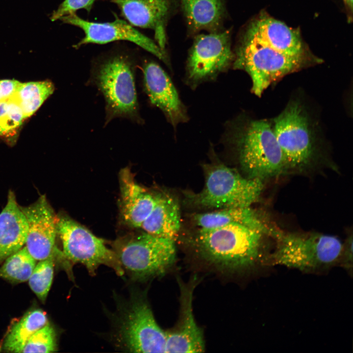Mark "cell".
Wrapping results in <instances>:
<instances>
[{
    "mask_svg": "<svg viewBox=\"0 0 353 353\" xmlns=\"http://www.w3.org/2000/svg\"><path fill=\"white\" fill-rule=\"evenodd\" d=\"M265 234L239 224L200 228L199 249L211 264L231 271H246L268 263L263 252Z\"/></svg>",
    "mask_w": 353,
    "mask_h": 353,
    "instance_id": "6da1fadb",
    "label": "cell"
},
{
    "mask_svg": "<svg viewBox=\"0 0 353 353\" xmlns=\"http://www.w3.org/2000/svg\"><path fill=\"white\" fill-rule=\"evenodd\" d=\"M135 64L128 54L116 52L99 60L91 71L90 82L105 101V124L115 118L142 122L135 85Z\"/></svg>",
    "mask_w": 353,
    "mask_h": 353,
    "instance_id": "7a4b0ae2",
    "label": "cell"
},
{
    "mask_svg": "<svg viewBox=\"0 0 353 353\" xmlns=\"http://www.w3.org/2000/svg\"><path fill=\"white\" fill-rule=\"evenodd\" d=\"M234 126L230 137L236 146L241 166L247 177L262 181L287 169L272 123L251 120Z\"/></svg>",
    "mask_w": 353,
    "mask_h": 353,
    "instance_id": "3957f363",
    "label": "cell"
},
{
    "mask_svg": "<svg viewBox=\"0 0 353 353\" xmlns=\"http://www.w3.org/2000/svg\"><path fill=\"white\" fill-rule=\"evenodd\" d=\"M205 183L197 193L188 195L190 203L208 209L251 207L260 197L262 180L244 177L221 163L204 166Z\"/></svg>",
    "mask_w": 353,
    "mask_h": 353,
    "instance_id": "277c9868",
    "label": "cell"
},
{
    "mask_svg": "<svg viewBox=\"0 0 353 353\" xmlns=\"http://www.w3.org/2000/svg\"><path fill=\"white\" fill-rule=\"evenodd\" d=\"M277 238L278 244L269 258V264L314 272L340 263L343 244L334 236L279 234Z\"/></svg>",
    "mask_w": 353,
    "mask_h": 353,
    "instance_id": "5b68a950",
    "label": "cell"
},
{
    "mask_svg": "<svg viewBox=\"0 0 353 353\" xmlns=\"http://www.w3.org/2000/svg\"><path fill=\"white\" fill-rule=\"evenodd\" d=\"M307 62L305 54H287L243 35L234 54L233 67L249 75L252 91L260 96L272 83L300 70Z\"/></svg>",
    "mask_w": 353,
    "mask_h": 353,
    "instance_id": "8992f818",
    "label": "cell"
},
{
    "mask_svg": "<svg viewBox=\"0 0 353 353\" xmlns=\"http://www.w3.org/2000/svg\"><path fill=\"white\" fill-rule=\"evenodd\" d=\"M114 246L123 270L136 280L163 275L176 261L174 240L146 232L118 240Z\"/></svg>",
    "mask_w": 353,
    "mask_h": 353,
    "instance_id": "52a82bcc",
    "label": "cell"
},
{
    "mask_svg": "<svg viewBox=\"0 0 353 353\" xmlns=\"http://www.w3.org/2000/svg\"><path fill=\"white\" fill-rule=\"evenodd\" d=\"M56 227L63 254L71 262L83 264L91 275H94L101 265L112 268L119 275L124 274L115 252L106 247L102 239L66 216L57 217Z\"/></svg>",
    "mask_w": 353,
    "mask_h": 353,
    "instance_id": "ba28073f",
    "label": "cell"
},
{
    "mask_svg": "<svg viewBox=\"0 0 353 353\" xmlns=\"http://www.w3.org/2000/svg\"><path fill=\"white\" fill-rule=\"evenodd\" d=\"M273 126L287 168L299 169L313 157L315 141L308 118L298 102H290L276 118Z\"/></svg>",
    "mask_w": 353,
    "mask_h": 353,
    "instance_id": "9c48e42d",
    "label": "cell"
},
{
    "mask_svg": "<svg viewBox=\"0 0 353 353\" xmlns=\"http://www.w3.org/2000/svg\"><path fill=\"white\" fill-rule=\"evenodd\" d=\"M234 58L229 31L198 35L187 60V82L195 87L202 82L215 78L230 67Z\"/></svg>",
    "mask_w": 353,
    "mask_h": 353,
    "instance_id": "30bf717a",
    "label": "cell"
},
{
    "mask_svg": "<svg viewBox=\"0 0 353 353\" xmlns=\"http://www.w3.org/2000/svg\"><path fill=\"white\" fill-rule=\"evenodd\" d=\"M118 340L129 352L166 353V333L158 325L149 305L133 301L121 320Z\"/></svg>",
    "mask_w": 353,
    "mask_h": 353,
    "instance_id": "8fae6325",
    "label": "cell"
},
{
    "mask_svg": "<svg viewBox=\"0 0 353 353\" xmlns=\"http://www.w3.org/2000/svg\"><path fill=\"white\" fill-rule=\"evenodd\" d=\"M59 20L84 31V37L75 45V48L87 44H103L115 41H128L152 53L166 64L169 63L164 50L124 20L117 19L109 23L92 22L80 18L75 13L63 16Z\"/></svg>",
    "mask_w": 353,
    "mask_h": 353,
    "instance_id": "7c38bea8",
    "label": "cell"
},
{
    "mask_svg": "<svg viewBox=\"0 0 353 353\" xmlns=\"http://www.w3.org/2000/svg\"><path fill=\"white\" fill-rule=\"evenodd\" d=\"M27 224L25 247L36 260L53 255L56 232V219L45 195L26 206L20 205Z\"/></svg>",
    "mask_w": 353,
    "mask_h": 353,
    "instance_id": "4fadbf2b",
    "label": "cell"
},
{
    "mask_svg": "<svg viewBox=\"0 0 353 353\" xmlns=\"http://www.w3.org/2000/svg\"><path fill=\"white\" fill-rule=\"evenodd\" d=\"M197 279L189 282L178 281L180 288V313L177 323L172 329L166 331V353H201L205 349L202 330L193 314V292Z\"/></svg>",
    "mask_w": 353,
    "mask_h": 353,
    "instance_id": "5bb4252c",
    "label": "cell"
},
{
    "mask_svg": "<svg viewBox=\"0 0 353 353\" xmlns=\"http://www.w3.org/2000/svg\"><path fill=\"white\" fill-rule=\"evenodd\" d=\"M143 83L151 103L159 108L174 126L187 120L184 106L166 73L153 61L144 64Z\"/></svg>",
    "mask_w": 353,
    "mask_h": 353,
    "instance_id": "9a60e30c",
    "label": "cell"
},
{
    "mask_svg": "<svg viewBox=\"0 0 353 353\" xmlns=\"http://www.w3.org/2000/svg\"><path fill=\"white\" fill-rule=\"evenodd\" d=\"M131 25L151 28L158 45L164 50L165 26L172 9L171 0H112Z\"/></svg>",
    "mask_w": 353,
    "mask_h": 353,
    "instance_id": "2e32d148",
    "label": "cell"
},
{
    "mask_svg": "<svg viewBox=\"0 0 353 353\" xmlns=\"http://www.w3.org/2000/svg\"><path fill=\"white\" fill-rule=\"evenodd\" d=\"M244 36L287 54H305L300 32L266 15L252 22Z\"/></svg>",
    "mask_w": 353,
    "mask_h": 353,
    "instance_id": "e0dca14e",
    "label": "cell"
},
{
    "mask_svg": "<svg viewBox=\"0 0 353 353\" xmlns=\"http://www.w3.org/2000/svg\"><path fill=\"white\" fill-rule=\"evenodd\" d=\"M121 212L126 223L141 227L153 210L156 197L138 184L127 168L120 173Z\"/></svg>",
    "mask_w": 353,
    "mask_h": 353,
    "instance_id": "ac0fdd59",
    "label": "cell"
},
{
    "mask_svg": "<svg viewBox=\"0 0 353 353\" xmlns=\"http://www.w3.org/2000/svg\"><path fill=\"white\" fill-rule=\"evenodd\" d=\"M27 224L15 193L9 190L0 213V264L25 244Z\"/></svg>",
    "mask_w": 353,
    "mask_h": 353,
    "instance_id": "d6986e66",
    "label": "cell"
},
{
    "mask_svg": "<svg viewBox=\"0 0 353 353\" xmlns=\"http://www.w3.org/2000/svg\"><path fill=\"white\" fill-rule=\"evenodd\" d=\"M156 197L155 205L141 228L151 235L174 240L180 227L179 204L168 194H159Z\"/></svg>",
    "mask_w": 353,
    "mask_h": 353,
    "instance_id": "ffe728a7",
    "label": "cell"
},
{
    "mask_svg": "<svg viewBox=\"0 0 353 353\" xmlns=\"http://www.w3.org/2000/svg\"><path fill=\"white\" fill-rule=\"evenodd\" d=\"M195 223L200 228H211L231 224H239L260 231L265 234L276 235L277 232L269 230L259 215L251 207L221 209L199 213L194 216Z\"/></svg>",
    "mask_w": 353,
    "mask_h": 353,
    "instance_id": "44dd1931",
    "label": "cell"
},
{
    "mask_svg": "<svg viewBox=\"0 0 353 353\" xmlns=\"http://www.w3.org/2000/svg\"><path fill=\"white\" fill-rule=\"evenodd\" d=\"M189 28L194 32L217 31L223 20V0H181Z\"/></svg>",
    "mask_w": 353,
    "mask_h": 353,
    "instance_id": "7402d4cb",
    "label": "cell"
},
{
    "mask_svg": "<svg viewBox=\"0 0 353 353\" xmlns=\"http://www.w3.org/2000/svg\"><path fill=\"white\" fill-rule=\"evenodd\" d=\"M47 322L46 315L41 309L27 312L9 330L4 343L5 350L10 352L22 353L29 338Z\"/></svg>",
    "mask_w": 353,
    "mask_h": 353,
    "instance_id": "603a6c76",
    "label": "cell"
},
{
    "mask_svg": "<svg viewBox=\"0 0 353 353\" xmlns=\"http://www.w3.org/2000/svg\"><path fill=\"white\" fill-rule=\"evenodd\" d=\"M54 90V84L49 80L20 82L17 93L25 118L32 115Z\"/></svg>",
    "mask_w": 353,
    "mask_h": 353,
    "instance_id": "cb8c5ba5",
    "label": "cell"
},
{
    "mask_svg": "<svg viewBox=\"0 0 353 353\" xmlns=\"http://www.w3.org/2000/svg\"><path fill=\"white\" fill-rule=\"evenodd\" d=\"M36 260L25 246L8 257L0 268V277L13 282L28 280L36 265Z\"/></svg>",
    "mask_w": 353,
    "mask_h": 353,
    "instance_id": "d4e9b609",
    "label": "cell"
},
{
    "mask_svg": "<svg viewBox=\"0 0 353 353\" xmlns=\"http://www.w3.org/2000/svg\"><path fill=\"white\" fill-rule=\"evenodd\" d=\"M18 87L8 95H0V136L12 134L26 119L17 94Z\"/></svg>",
    "mask_w": 353,
    "mask_h": 353,
    "instance_id": "484cf974",
    "label": "cell"
},
{
    "mask_svg": "<svg viewBox=\"0 0 353 353\" xmlns=\"http://www.w3.org/2000/svg\"><path fill=\"white\" fill-rule=\"evenodd\" d=\"M53 255L39 261L36 264L29 279L31 290L42 301H44L50 288L53 276Z\"/></svg>",
    "mask_w": 353,
    "mask_h": 353,
    "instance_id": "4316f807",
    "label": "cell"
},
{
    "mask_svg": "<svg viewBox=\"0 0 353 353\" xmlns=\"http://www.w3.org/2000/svg\"><path fill=\"white\" fill-rule=\"evenodd\" d=\"M56 347L54 329L47 323L29 338L22 353H51L56 350Z\"/></svg>",
    "mask_w": 353,
    "mask_h": 353,
    "instance_id": "83f0119b",
    "label": "cell"
},
{
    "mask_svg": "<svg viewBox=\"0 0 353 353\" xmlns=\"http://www.w3.org/2000/svg\"><path fill=\"white\" fill-rule=\"evenodd\" d=\"M96 0H65L54 11L51 20L54 21L61 17L75 12L79 9H84L89 12Z\"/></svg>",
    "mask_w": 353,
    "mask_h": 353,
    "instance_id": "f1b7e54d",
    "label": "cell"
},
{
    "mask_svg": "<svg viewBox=\"0 0 353 353\" xmlns=\"http://www.w3.org/2000/svg\"><path fill=\"white\" fill-rule=\"evenodd\" d=\"M340 263L347 271H352L353 268V239L352 236L348 239L343 248Z\"/></svg>",
    "mask_w": 353,
    "mask_h": 353,
    "instance_id": "f546056e",
    "label": "cell"
},
{
    "mask_svg": "<svg viewBox=\"0 0 353 353\" xmlns=\"http://www.w3.org/2000/svg\"><path fill=\"white\" fill-rule=\"evenodd\" d=\"M345 3L351 8L353 7V0H344Z\"/></svg>",
    "mask_w": 353,
    "mask_h": 353,
    "instance_id": "4dcf8cb0",
    "label": "cell"
},
{
    "mask_svg": "<svg viewBox=\"0 0 353 353\" xmlns=\"http://www.w3.org/2000/svg\"></svg>",
    "mask_w": 353,
    "mask_h": 353,
    "instance_id": "1f68e13d",
    "label": "cell"
}]
</instances>
